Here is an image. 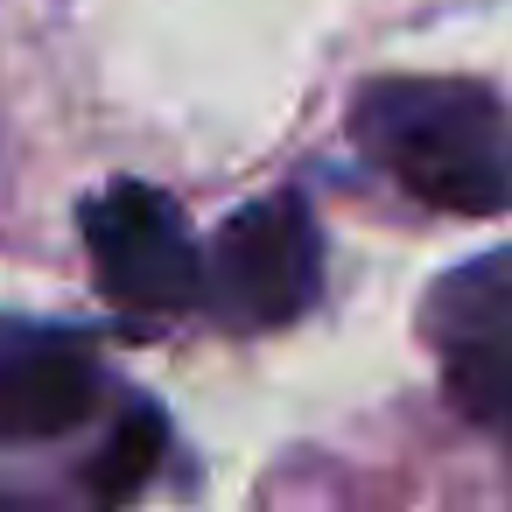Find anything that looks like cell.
<instances>
[{"instance_id":"obj_1","label":"cell","mask_w":512,"mask_h":512,"mask_svg":"<svg viewBox=\"0 0 512 512\" xmlns=\"http://www.w3.org/2000/svg\"><path fill=\"white\" fill-rule=\"evenodd\" d=\"M358 148L449 218L512 211V113L470 78H379L351 106Z\"/></svg>"},{"instance_id":"obj_2","label":"cell","mask_w":512,"mask_h":512,"mask_svg":"<svg viewBox=\"0 0 512 512\" xmlns=\"http://www.w3.org/2000/svg\"><path fill=\"white\" fill-rule=\"evenodd\" d=\"M421 337L456 414L512 442V246L449 267L421 295Z\"/></svg>"},{"instance_id":"obj_3","label":"cell","mask_w":512,"mask_h":512,"mask_svg":"<svg viewBox=\"0 0 512 512\" xmlns=\"http://www.w3.org/2000/svg\"><path fill=\"white\" fill-rule=\"evenodd\" d=\"M85 246H92V267H99V281L120 309L169 316V309H190L197 288H204L183 204L148 190V183L99 190L85 204Z\"/></svg>"},{"instance_id":"obj_4","label":"cell","mask_w":512,"mask_h":512,"mask_svg":"<svg viewBox=\"0 0 512 512\" xmlns=\"http://www.w3.org/2000/svg\"><path fill=\"white\" fill-rule=\"evenodd\" d=\"M316 281H323V246H316V218L302 211V197H260L218 232L211 309L232 330L295 323L316 302Z\"/></svg>"},{"instance_id":"obj_5","label":"cell","mask_w":512,"mask_h":512,"mask_svg":"<svg viewBox=\"0 0 512 512\" xmlns=\"http://www.w3.org/2000/svg\"><path fill=\"white\" fill-rule=\"evenodd\" d=\"M99 400V365L78 330L0 316V442H50Z\"/></svg>"},{"instance_id":"obj_6","label":"cell","mask_w":512,"mask_h":512,"mask_svg":"<svg viewBox=\"0 0 512 512\" xmlns=\"http://www.w3.org/2000/svg\"><path fill=\"white\" fill-rule=\"evenodd\" d=\"M162 414L155 407H127V421L106 435V456L92 463V498H106V505H127L141 484H148V470L162 463Z\"/></svg>"},{"instance_id":"obj_7","label":"cell","mask_w":512,"mask_h":512,"mask_svg":"<svg viewBox=\"0 0 512 512\" xmlns=\"http://www.w3.org/2000/svg\"><path fill=\"white\" fill-rule=\"evenodd\" d=\"M0 512H8V505H0Z\"/></svg>"}]
</instances>
